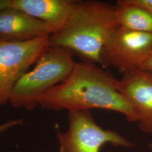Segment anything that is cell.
I'll return each instance as SVG.
<instances>
[{"instance_id":"6da1fadb","label":"cell","mask_w":152,"mask_h":152,"mask_svg":"<svg viewBox=\"0 0 152 152\" xmlns=\"http://www.w3.org/2000/svg\"><path fill=\"white\" fill-rule=\"evenodd\" d=\"M118 81L97 64L76 62L68 77L42 95L38 105L69 112L103 109L124 114L128 121L138 122L136 110L118 90Z\"/></svg>"},{"instance_id":"7a4b0ae2","label":"cell","mask_w":152,"mask_h":152,"mask_svg":"<svg viewBox=\"0 0 152 152\" xmlns=\"http://www.w3.org/2000/svg\"><path fill=\"white\" fill-rule=\"evenodd\" d=\"M118 26L115 6L98 1H77L64 27L50 36V46L64 48L82 61L101 65L104 46Z\"/></svg>"},{"instance_id":"3957f363","label":"cell","mask_w":152,"mask_h":152,"mask_svg":"<svg viewBox=\"0 0 152 152\" xmlns=\"http://www.w3.org/2000/svg\"><path fill=\"white\" fill-rule=\"evenodd\" d=\"M76 63L74 54L70 51L50 46L32 70L25 73L16 82L9 102L15 108L33 110L38 105V100L42 95L65 81Z\"/></svg>"},{"instance_id":"277c9868","label":"cell","mask_w":152,"mask_h":152,"mask_svg":"<svg viewBox=\"0 0 152 152\" xmlns=\"http://www.w3.org/2000/svg\"><path fill=\"white\" fill-rule=\"evenodd\" d=\"M68 120V130L58 132L60 152H99L107 143L125 148L134 146L117 132L100 127L90 110L69 112Z\"/></svg>"},{"instance_id":"5b68a950","label":"cell","mask_w":152,"mask_h":152,"mask_svg":"<svg viewBox=\"0 0 152 152\" xmlns=\"http://www.w3.org/2000/svg\"><path fill=\"white\" fill-rule=\"evenodd\" d=\"M50 46V36L26 42H0V106L9 102L16 82Z\"/></svg>"},{"instance_id":"8992f818","label":"cell","mask_w":152,"mask_h":152,"mask_svg":"<svg viewBox=\"0 0 152 152\" xmlns=\"http://www.w3.org/2000/svg\"><path fill=\"white\" fill-rule=\"evenodd\" d=\"M152 52V33L118 26L110 34L102 51L101 66H113L125 74L141 66Z\"/></svg>"},{"instance_id":"52a82bcc","label":"cell","mask_w":152,"mask_h":152,"mask_svg":"<svg viewBox=\"0 0 152 152\" xmlns=\"http://www.w3.org/2000/svg\"><path fill=\"white\" fill-rule=\"evenodd\" d=\"M117 88L136 110L141 130L152 135V75L140 69L124 74Z\"/></svg>"},{"instance_id":"ba28073f","label":"cell","mask_w":152,"mask_h":152,"mask_svg":"<svg viewBox=\"0 0 152 152\" xmlns=\"http://www.w3.org/2000/svg\"><path fill=\"white\" fill-rule=\"evenodd\" d=\"M53 33L48 24L20 10H0V42H26Z\"/></svg>"},{"instance_id":"9c48e42d","label":"cell","mask_w":152,"mask_h":152,"mask_svg":"<svg viewBox=\"0 0 152 152\" xmlns=\"http://www.w3.org/2000/svg\"><path fill=\"white\" fill-rule=\"evenodd\" d=\"M75 0H11V7L48 24L58 32L64 27L76 6ZM53 33V34H54Z\"/></svg>"},{"instance_id":"30bf717a","label":"cell","mask_w":152,"mask_h":152,"mask_svg":"<svg viewBox=\"0 0 152 152\" xmlns=\"http://www.w3.org/2000/svg\"><path fill=\"white\" fill-rule=\"evenodd\" d=\"M115 15L120 26L137 32L152 33V15L127 0L117 1Z\"/></svg>"},{"instance_id":"8fae6325","label":"cell","mask_w":152,"mask_h":152,"mask_svg":"<svg viewBox=\"0 0 152 152\" xmlns=\"http://www.w3.org/2000/svg\"><path fill=\"white\" fill-rule=\"evenodd\" d=\"M131 4L139 6L152 15V0H127Z\"/></svg>"},{"instance_id":"7c38bea8","label":"cell","mask_w":152,"mask_h":152,"mask_svg":"<svg viewBox=\"0 0 152 152\" xmlns=\"http://www.w3.org/2000/svg\"><path fill=\"white\" fill-rule=\"evenodd\" d=\"M23 121V120H11L4 124L0 125V134L1 132H3L7 130L8 129H10L15 126L21 124Z\"/></svg>"},{"instance_id":"4fadbf2b","label":"cell","mask_w":152,"mask_h":152,"mask_svg":"<svg viewBox=\"0 0 152 152\" xmlns=\"http://www.w3.org/2000/svg\"><path fill=\"white\" fill-rule=\"evenodd\" d=\"M140 70L146 72L152 75V52L141 66Z\"/></svg>"},{"instance_id":"5bb4252c","label":"cell","mask_w":152,"mask_h":152,"mask_svg":"<svg viewBox=\"0 0 152 152\" xmlns=\"http://www.w3.org/2000/svg\"><path fill=\"white\" fill-rule=\"evenodd\" d=\"M11 7V0H0V10Z\"/></svg>"},{"instance_id":"9a60e30c","label":"cell","mask_w":152,"mask_h":152,"mask_svg":"<svg viewBox=\"0 0 152 152\" xmlns=\"http://www.w3.org/2000/svg\"><path fill=\"white\" fill-rule=\"evenodd\" d=\"M148 146H149V148L151 149V150L152 151V142L149 143V144H148Z\"/></svg>"}]
</instances>
